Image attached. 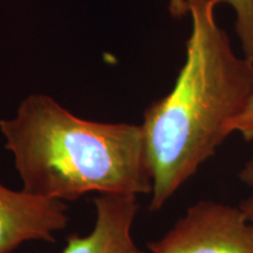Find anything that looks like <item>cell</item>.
Returning a JSON list of instances; mask_svg holds the SVG:
<instances>
[{"mask_svg": "<svg viewBox=\"0 0 253 253\" xmlns=\"http://www.w3.org/2000/svg\"><path fill=\"white\" fill-rule=\"evenodd\" d=\"M231 130L232 132H238L245 141L253 140V93L245 104L244 109L232 123Z\"/></svg>", "mask_w": 253, "mask_h": 253, "instance_id": "cell-6", "label": "cell"}, {"mask_svg": "<svg viewBox=\"0 0 253 253\" xmlns=\"http://www.w3.org/2000/svg\"><path fill=\"white\" fill-rule=\"evenodd\" d=\"M147 252L253 253V223L240 207L199 201Z\"/></svg>", "mask_w": 253, "mask_h": 253, "instance_id": "cell-3", "label": "cell"}, {"mask_svg": "<svg viewBox=\"0 0 253 253\" xmlns=\"http://www.w3.org/2000/svg\"><path fill=\"white\" fill-rule=\"evenodd\" d=\"M23 190L56 201L153 192L142 125L78 118L54 99L32 94L0 120Z\"/></svg>", "mask_w": 253, "mask_h": 253, "instance_id": "cell-2", "label": "cell"}, {"mask_svg": "<svg viewBox=\"0 0 253 253\" xmlns=\"http://www.w3.org/2000/svg\"><path fill=\"white\" fill-rule=\"evenodd\" d=\"M68 219L63 202L0 183V253H12L31 240L55 242V232L65 229Z\"/></svg>", "mask_w": 253, "mask_h": 253, "instance_id": "cell-4", "label": "cell"}, {"mask_svg": "<svg viewBox=\"0 0 253 253\" xmlns=\"http://www.w3.org/2000/svg\"><path fill=\"white\" fill-rule=\"evenodd\" d=\"M239 179L253 191V155L240 170Z\"/></svg>", "mask_w": 253, "mask_h": 253, "instance_id": "cell-7", "label": "cell"}, {"mask_svg": "<svg viewBox=\"0 0 253 253\" xmlns=\"http://www.w3.org/2000/svg\"><path fill=\"white\" fill-rule=\"evenodd\" d=\"M93 202L96 210L94 229L86 236H68L60 253H148L135 245L131 236L137 196L102 194Z\"/></svg>", "mask_w": 253, "mask_h": 253, "instance_id": "cell-5", "label": "cell"}, {"mask_svg": "<svg viewBox=\"0 0 253 253\" xmlns=\"http://www.w3.org/2000/svg\"><path fill=\"white\" fill-rule=\"evenodd\" d=\"M240 209L244 211L249 219L253 223V195L243 202L242 205H240Z\"/></svg>", "mask_w": 253, "mask_h": 253, "instance_id": "cell-9", "label": "cell"}, {"mask_svg": "<svg viewBox=\"0 0 253 253\" xmlns=\"http://www.w3.org/2000/svg\"><path fill=\"white\" fill-rule=\"evenodd\" d=\"M211 0H188L191 34L175 86L143 115L153 177L150 210H161L232 134L253 93V63L238 56Z\"/></svg>", "mask_w": 253, "mask_h": 253, "instance_id": "cell-1", "label": "cell"}, {"mask_svg": "<svg viewBox=\"0 0 253 253\" xmlns=\"http://www.w3.org/2000/svg\"><path fill=\"white\" fill-rule=\"evenodd\" d=\"M169 11L173 18H182L188 14V0H170Z\"/></svg>", "mask_w": 253, "mask_h": 253, "instance_id": "cell-8", "label": "cell"}]
</instances>
